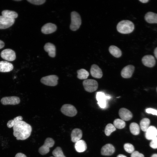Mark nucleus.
<instances>
[{"instance_id": "obj_33", "label": "nucleus", "mask_w": 157, "mask_h": 157, "mask_svg": "<svg viewBox=\"0 0 157 157\" xmlns=\"http://www.w3.org/2000/svg\"><path fill=\"white\" fill-rule=\"evenodd\" d=\"M124 148L125 151L129 153H132L134 151L133 146L129 143H125L124 145Z\"/></svg>"}, {"instance_id": "obj_3", "label": "nucleus", "mask_w": 157, "mask_h": 157, "mask_svg": "<svg viewBox=\"0 0 157 157\" xmlns=\"http://www.w3.org/2000/svg\"><path fill=\"white\" fill-rule=\"evenodd\" d=\"M71 23L70 29L72 31H76L80 27L81 20L79 14L75 11H73L71 13Z\"/></svg>"}, {"instance_id": "obj_23", "label": "nucleus", "mask_w": 157, "mask_h": 157, "mask_svg": "<svg viewBox=\"0 0 157 157\" xmlns=\"http://www.w3.org/2000/svg\"><path fill=\"white\" fill-rule=\"evenodd\" d=\"M144 19L148 23H157V14L152 12H148L145 15Z\"/></svg>"}, {"instance_id": "obj_20", "label": "nucleus", "mask_w": 157, "mask_h": 157, "mask_svg": "<svg viewBox=\"0 0 157 157\" xmlns=\"http://www.w3.org/2000/svg\"><path fill=\"white\" fill-rule=\"evenodd\" d=\"M13 69V65L11 63L5 61H0V72H8Z\"/></svg>"}, {"instance_id": "obj_24", "label": "nucleus", "mask_w": 157, "mask_h": 157, "mask_svg": "<svg viewBox=\"0 0 157 157\" xmlns=\"http://www.w3.org/2000/svg\"><path fill=\"white\" fill-rule=\"evenodd\" d=\"M109 51L110 53L115 57L119 58L122 55L121 50L115 46H110L109 48Z\"/></svg>"}, {"instance_id": "obj_43", "label": "nucleus", "mask_w": 157, "mask_h": 157, "mask_svg": "<svg viewBox=\"0 0 157 157\" xmlns=\"http://www.w3.org/2000/svg\"><path fill=\"white\" fill-rule=\"evenodd\" d=\"M151 157H157V154H153Z\"/></svg>"}, {"instance_id": "obj_44", "label": "nucleus", "mask_w": 157, "mask_h": 157, "mask_svg": "<svg viewBox=\"0 0 157 157\" xmlns=\"http://www.w3.org/2000/svg\"><path fill=\"white\" fill-rule=\"evenodd\" d=\"M22 0H15V1H21Z\"/></svg>"}, {"instance_id": "obj_45", "label": "nucleus", "mask_w": 157, "mask_h": 157, "mask_svg": "<svg viewBox=\"0 0 157 157\" xmlns=\"http://www.w3.org/2000/svg\"></svg>"}, {"instance_id": "obj_14", "label": "nucleus", "mask_w": 157, "mask_h": 157, "mask_svg": "<svg viewBox=\"0 0 157 157\" xmlns=\"http://www.w3.org/2000/svg\"><path fill=\"white\" fill-rule=\"evenodd\" d=\"M115 151V148L112 144H107L102 147L101 153L104 156H110L114 153Z\"/></svg>"}, {"instance_id": "obj_34", "label": "nucleus", "mask_w": 157, "mask_h": 157, "mask_svg": "<svg viewBox=\"0 0 157 157\" xmlns=\"http://www.w3.org/2000/svg\"><path fill=\"white\" fill-rule=\"evenodd\" d=\"M30 3L36 5H40L44 3L45 0H27Z\"/></svg>"}, {"instance_id": "obj_41", "label": "nucleus", "mask_w": 157, "mask_h": 157, "mask_svg": "<svg viewBox=\"0 0 157 157\" xmlns=\"http://www.w3.org/2000/svg\"><path fill=\"white\" fill-rule=\"evenodd\" d=\"M139 1L143 3H147L149 1V0H140Z\"/></svg>"}, {"instance_id": "obj_10", "label": "nucleus", "mask_w": 157, "mask_h": 157, "mask_svg": "<svg viewBox=\"0 0 157 157\" xmlns=\"http://www.w3.org/2000/svg\"><path fill=\"white\" fill-rule=\"evenodd\" d=\"M15 19L0 16V29H4L11 26L14 23Z\"/></svg>"}, {"instance_id": "obj_27", "label": "nucleus", "mask_w": 157, "mask_h": 157, "mask_svg": "<svg viewBox=\"0 0 157 157\" xmlns=\"http://www.w3.org/2000/svg\"><path fill=\"white\" fill-rule=\"evenodd\" d=\"M77 77L80 79H85L87 78L89 76L88 72L86 70L81 69L77 71Z\"/></svg>"}, {"instance_id": "obj_39", "label": "nucleus", "mask_w": 157, "mask_h": 157, "mask_svg": "<svg viewBox=\"0 0 157 157\" xmlns=\"http://www.w3.org/2000/svg\"><path fill=\"white\" fill-rule=\"evenodd\" d=\"M4 46V43L3 41L0 40V49L3 47Z\"/></svg>"}, {"instance_id": "obj_31", "label": "nucleus", "mask_w": 157, "mask_h": 157, "mask_svg": "<svg viewBox=\"0 0 157 157\" xmlns=\"http://www.w3.org/2000/svg\"><path fill=\"white\" fill-rule=\"evenodd\" d=\"M116 128L114 125L112 124L109 123L106 126L104 132L106 135L107 136H109L113 132L115 131Z\"/></svg>"}, {"instance_id": "obj_22", "label": "nucleus", "mask_w": 157, "mask_h": 157, "mask_svg": "<svg viewBox=\"0 0 157 157\" xmlns=\"http://www.w3.org/2000/svg\"><path fill=\"white\" fill-rule=\"evenodd\" d=\"M74 147L76 151L78 152H84L87 148V144L85 142L82 140H81L76 142Z\"/></svg>"}, {"instance_id": "obj_26", "label": "nucleus", "mask_w": 157, "mask_h": 157, "mask_svg": "<svg viewBox=\"0 0 157 157\" xmlns=\"http://www.w3.org/2000/svg\"><path fill=\"white\" fill-rule=\"evenodd\" d=\"M129 129L133 135H137L140 133V127L136 123H131L129 126Z\"/></svg>"}, {"instance_id": "obj_11", "label": "nucleus", "mask_w": 157, "mask_h": 157, "mask_svg": "<svg viewBox=\"0 0 157 157\" xmlns=\"http://www.w3.org/2000/svg\"><path fill=\"white\" fill-rule=\"evenodd\" d=\"M134 69L135 67L133 65H127L122 69L121 72V75L124 78H130L132 76Z\"/></svg>"}, {"instance_id": "obj_7", "label": "nucleus", "mask_w": 157, "mask_h": 157, "mask_svg": "<svg viewBox=\"0 0 157 157\" xmlns=\"http://www.w3.org/2000/svg\"><path fill=\"white\" fill-rule=\"evenodd\" d=\"M58 78L54 75H50L42 77L40 80L42 83L47 85L55 86L58 83Z\"/></svg>"}, {"instance_id": "obj_36", "label": "nucleus", "mask_w": 157, "mask_h": 157, "mask_svg": "<svg viewBox=\"0 0 157 157\" xmlns=\"http://www.w3.org/2000/svg\"><path fill=\"white\" fill-rule=\"evenodd\" d=\"M146 112L149 114L157 115V110L152 108H148L146 109Z\"/></svg>"}, {"instance_id": "obj_35", "label": "nucleus", "mask_w": 157, "mask_h": 157, "mask_svg": "<svg viewBox=\"0 0 157 157\" xmlns=\"http://www.w3.org/2000/svg\"><path fill=\"white\" fill-rule=\"evenodd\" d=\"M150 146L153 149H157V137L151 140Z\"/></svg>"}, {"instance_id": "obj_9", "label": "nucleus", "mask_w": 157, "mask_h": 157, "mask_svg": "<svg viewBox=\"0 0 157 157\" xmlns=\"http://www.w3.org/2000/svg\"><path fill=\"white\" fill-rule=\"evenodd\" d=\"M1 102L3 105H15L19 103L20 98L16 96H11L3 97L1 100Z\"/></svg>"}, {"instance_id": "obj_28", "label": "nucleus", "mask_w": 157, "mask_h": 157, "mask_svg": "<svg viewBox=\"0 0 157 157\" xmlns=\"http://www.w3.org/2000/svg\"><path fill=\"white\" fill-rule=\"evenodd\" d=\"M150 123V120L147 118H144L142 119L140 122L141 129L142 131L146 132L149 127Z\"/></svg>"}, {"instance_id": "obj_30", "label": "nucleus", "mask_w": 157, "mask_h": 157, "mask_svg": "<svg viewBox=\"0 0 157 157\" xmlns=\"http://www.w3.org/2000/svg\"><path fill=\"white\" fill-rule=\"evenodd\" d=\"M22 116H19L15 117L13 120H9L7 124V127L9 128L13 127L19 121L22 120Z\"/></svg>"}, {"instance_id": "obj_42", "label": "nucleus", "mask_w": 157, "mask_h": 157, "mask_svg": "<svg viewBox=\"0 0 157 157\" xmlns=\"http://www.w3.org/2000/svg\"><path fill=\"white\" fill-rule=\"evenodd\" d=\"M117 157H127L126 156L122 154H119L117 155Z\"/></svg>"}, {"instance_id": "obj_40", "label": "nucleus", "mask_w": 157, "mask_h": 157, "mask_svg": "<svg viewBox=\"0 0 157 157\" xmlns=\"http://www.w3.org/2000/svg\"><path fill=\"white\" fill-rule=\"evenodd\" d=\"M154 54L155 57L157 59V47L154 50Z\"/></svg>"}, {"instance_id": "obj_5", "label": "nucleus", "mask_w": 157, "mask_h": 157, "mask_svg": "<svg viewBox=\"0 0 157 157\" xmlns=\"http://www.w3.org/2000/svg\"><path fill=\"white\" fill-rule=\"evenodd\" d=\"M55 143L54 140L50 138H47L44 144L39 149V153L42 155H45L49 151L50 148L53 146Z\"/></svg>"}, {"instance_id": "obj_16", "label": "nucleus", "mask_w": 157, "mask_h": 157, "mask_svg": "<svg viewBox=\"0 0 157 157\" xmlns=\"http://www.w3.org/2000/svg\"><path fill=\"white\" fill-rule=\"evenodd\" d=\"M142 61L144 65L148 67H153L156 63L154 57L151 55H147L144 56L142 58Z\"/></svg>"}, {"instance_id": "obj_19", "label": "nucleus", "mask_w": 157, "mask_h": 157, "mask_svg": "<svg viewBox=\"0 0 157 157\" xmlns=\"http://www.w3.org/2000/svg\"><path fill=\"white\" fill-rule=\"evenodd\" d=\"M82 136V132L78 128H75L72 131L71 134L72 141L76 142L81 140Z\"/></svg>"}, {"instance_id": "obj_12", "label": "nucleus", "mask_w": 157, "mask_h": 157, "mask_svg": "<svg viewBox=\"0 0 157 157\" xmlns=\"http://www.w3.org/2000/svg\"><path fill=\"white\" fill-rule=\"evenodd\" d=\"M119 115L122 119L124 121H129L133 117L132 113L128 109L124 108L119 110Z\"/></svg>"}, {"instance_id": "obj_18", "label": "nucleus", "mask_w": 157, "mask_h": 157, "mask_svg": "<svg viewBox=\"0 0 157 157\" xmlns=\"http://www.w3.org/2000/svg\"><path fill=\"white\" fill-rule=\"evenodd\" d=\"M157 136V129L153 126H149L146 131L145 137L148 140H152Z\"/></svg>"}, {"instance_id": "obj_15", "label": "nucleus", "mask_w": 157, "mask_h": 157, "mask_svg": "<svg viewBox=\"0 0 157 157\" xmlns=\"http://www.w3.org/2000/svg\"><path fill=\"white\" fill-rule=\"evenodd\" d=\"M90 72L91 76L96 78H100L103 76V73L101 69L96 64H93L91 66Z\"/></svg>"}, {"instance_id": "obj_32", "label": "nucleus", "mask_w": 157, "mask_h": 157, "mask_svg": "<svg viewBox=\"0 0 157 157\" xmlns=\"http://www.w3.org/2000/svg\"><path fill=\"white\" fill-rule=\"evenodd\" d=\"M52 154L55 157H66L64 154L61 148L56 147L53 151Z\"/></svg>"}, {"instance_id": "obj_6", "label": "nucleus", "mask_w": 157, "mask_h": 157, "mask_svg": "<svg viewBox=\"0 0 157 157\" xmlns=\"http://www.w3.org/2000/svg\"><path fill=\"white\" fill-rule=\"evenodd\" d=\"M62 113L65 115L69 117H73L76 115L77 111L75 107L70 104H65L61 108Z\"/></svg>"}, {"instance_id": "obj_2", "label": "nucleus", "mask_w": 157, "mask_h": 157, "mask_svg": "<svg viewBox=\"0 0 157 157\" xmlns=\"http://www.w3.org/2000/svg\"><path fill=\"white\" fill-rule=\"evenodd\" d=\"M117 29L118 31L122 34H126L131 33L134 29L133 23L128 20H123L117 24Z\"/></svg>"}, {"instance_id": "obj_17", "label": "nucleus", "mask_w": 157, "mask_h": 157, "mask_svg": "<svg viewBox=\"0 0 157 157\" xmlns=\"http://www.w3.org/2000/svg\"><path fill=\"white\" fill-rule=\"evenodd\" d=\"M57 29L56 26L52 23H47L44 24L41 28V31L44 34H49L55 31Z\"/></svg>"}, {"instance_id": "obj_13", "label": "nucleus", "mask_w": 157, "mask_h": 157, "mask_svg": "<svg viewBox=\"0 0 157 157\" xmlns=\"http://www.w3.org/2000/svg\"><path fill=\"white\" fill-rule=\"evenodd\" d=\"M105 94L102 92H97L96 94V99L98 101L97 103L101 108H104L106 106V99L109 98Z\"/></svg>"}, {"instance_id": "obj_29", "label": "nucleus", "mask_w": 157, "mask_h": 157, "mask_svg": "<svg viewBox=\"0 0 157 157\" xmlns=\"http://www.w3.org/2000/svg\"><path fill=\"white\" fill-rule=\"evenodd\" d=\"M113 125L115 128L121 129L124 128L126 125V123L123 120L116 119L113 122Z\"/></svg>"}, {"instance_id": "obj_25", "label": "nucleus", "mask_w": 157, "mask_h": 157, "mask_svg": "<svg viewBox=\"0 0 157 157\" xmlns=\"http://www.w3.org/2000/svg\"><path fill=\"white\" fill-rule=\"evenodd\" d=\"M1 14L2 16L10 19H15L18 16L17 13L15 11L8 10H3Z\"/></svg>"}, {"instance_id": "obj_8", "label": "nucleus", "mask_w": 157, "mask_h": 157, "mask_svg": "<svg viewBox=\"0 0 157 157\" xmlns=\"http://www.w3.org/2000/svg\"><path fill=\"white\" fill-rule=\"evenodd\" d=\"M1 56L3 59L10 61L15 60L16 58L15 52L9 49H4L1 51Z\"/></svg>"}, {"instance_id": "obj_37", "label": "nucleus", "mask_w": 157, "mask_h": 157, "mask_svg": "<svg viewBox=\"0 0 157 157\" xmlns=\"http://www.w3.org/2000/svg\"><path fill=\"white\" fill-rule=\"evenodd\" d=\"M131 157H144L142 154L140 153L138 151H133L131 155Z\"/></svg>"}, {"instance_id": "obj_4", "label": "nucleus", "mask_w": 157, "mask_h": 157, "mask_svg": "<svg viewBox=\"0 0 157 157\" xmlns=\"http://www.w3.org/2000/svg\"><path fill=\"white\" fill-rule=\"evenodd\" d=\"M83 84L85 90L90 92L96 91L98 88L97 82L94 79H85L83 81Z\"/></svg>"}, {"instance_id": "obj_1", "label": "nucleus", "mask_w": 157, "mask_h": 157, "mask_svg": "<svg viewBox=\"0 0 157 157\" xmlns=\"http://www.w3.org/2000/svg\"><path fill=\"white\" fill-rule=\"evenodd\" d=\"M13 134L17 140H24L30 135L32 130L31 126L23 121H20L13 127Z\"/></svg>"}, {"instance_id": "obj_21", "label": "nucleus", "mask_w": 157, "mask_h": 157, "mask_svg": "<svg viewBox=\"0 0 157 157\" xmlns=\"http://www.w3.org/2000/svg\"><path fill=\"white\" fill-rule=\"evenodd\" d=\"M45 51L48 52L49 56L51 57H54L56 56V47L55 45L50 43H46L44 46Z\"/></svg>"}, {"instance_id": "obj_38", "label": "nucleus", "mask_w": 157, "mask_h": 157, "mask_svg": "<svg viewBox=\"0 0 157 157\" xmlns=\"http://www.w3.org/2000/svg\"><path fill=\"white\" fill-rule=\"evenodd\" d=\"M15 157H27V156L22 153H19L16 154Z\"/></svg>"}]
</instances>
